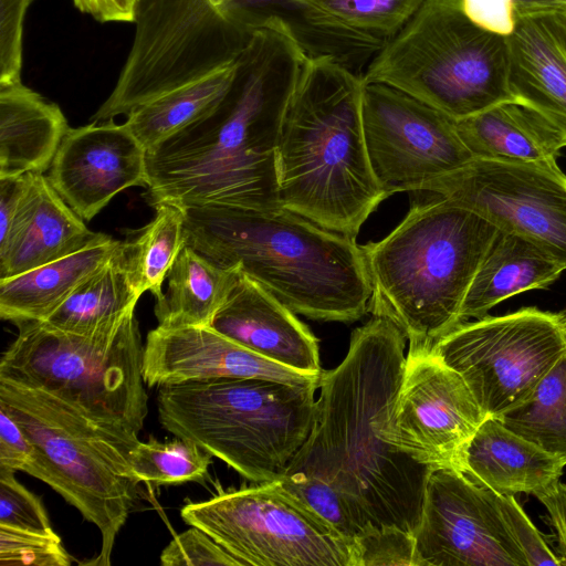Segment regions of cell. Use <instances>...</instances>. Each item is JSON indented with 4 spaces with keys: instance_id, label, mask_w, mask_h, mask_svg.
<instances>
[{
    "instance_id": "cell-46",
    "label": "cell",
    "mask_w": 566,
    "mask_h": 566,
    "mask_svg": "<svg viewBox=\"0 0 566 566\" xmlns=\"http://www.w3.org/2000/svg\"><path fill=\"white\" fill-rule=\"evenodd\" d=\"M558 318L566 331V308L557 313Z\"/></svg>"
},
{
    "instance_id": "cell-14",
    "label": "cell",
    "mask_w": 566,
    "mask_h": 566,
    "mask_svg": "<svg viewBox=\"0 0 566 566\" xmlns=\"http://www.w3.org/2000/svg\"><path fill=\"white\" fill-rule=\"evenodd\" d=\"M361 118L373 171L388 197L423 191L474 158L455 119L397 88L364 84Z\"/></svg>"
},
{
    "instance_id": "cell-24",
    "label": "cell",
    "mask_w": 566,
    "mask_h": 566,
    "mask_svg": "<svg viewBox=\"0 0 566 566\" xmlns=\"http://www.w3.org/2000/svg\"><path fill=\"white\" fill-rule=\"evenodd\" d=\"M565 269L526 239L500 231L483 258L462 302L459 324L479 319L502 301L546 289Z\"/></svg>"
},
{
    "instance_id": "cell-2",
    "label": "cell",
    "mask_w": 566,
    "mask_h": 566,
    "mask_svg": "<svg viewBox=\"0 0 566 566\" xmlns=\"http://www.w3.org/2000/svg\"><path fill=\"white\" fill-rule=\"evenodd\" d=\"M405 342L402 332L379 316L352 333L345 358L321 374L312 430L285 472L332 485L365 533L396 527L415 534L431 471L388 438Z\"/></svg>"
},
{
    "instance_id": "cell-39",
    "label": "cell",
    "mask_w": 566,
    "mask_h": 566,
    "mask_svg": "<svg viewBox=\"0 0 566 566\" xmlns=\"http://www.w3.org/2000/svg\"><path fill=\"white\" fill-rule=\"evenodd\" d=\"M356 566H416L415 536L396 527L365 533L355 539Z\"/></svg>"
},
{
    "instance_id": "cell-11",
    "label": "cell",
    "mask_w": 566,
    "mask_h": 566,
    "mask_svg": "<svg viewBox=\"0 0 566 566\" xmlns=\"http://www.w3.org/2000/svg\"><path fill=\"white\" fill-rule=\"evenodd\" d=\"M182 520L212 537L241 565L356 566V543L280 482L218 489L209 500L188 502Z\"/></svg>"
},
{
    "instance_id": "cell-10",
    "label": "cell",
    "mask_w": 566,
    "mask_h": 566,
    "mask_svg": "<svg viewBox=\"0 0 566 566\" xmlns=\"http://www.w3.org/2000/svg\"><path fill=\"white\" fill-rule=\"evenodd\" d=\"M132 48L93 122L138 106L232 63L252 29L245 0H139Z\"/></svg>"
},
{
    "instance_id": "cell-40",
    "label": "cell",
    "mask_w": 566,
    "mask_h": 566,
    "mask_svg": "<svg viewBox=\"0 0 566 566\" xmlns=\"http://www.w3.org/2000/svg\"><path fill=\"white\" fill-rule=\"evenodd\" d=\"M160 563L164 566H241L238 559L196 526L171 539L160 554Z\"/></svg>"
},
{
    "instance_id": "cell-1",
    "label": "cell",
    "mask_w": 566,
    "mask_h": 566,
    "mask_svg": "<svg viewBox=\"0 0 566 566\" xmlns=\"http://www.w3.org/2000/svg\"><path fill=\"white\" fill-rule=\"evenodd\" d=\"M308 57L286 19L263 17L239 53L219 104L147 151L146 201L153 207H280L276 144Z\"/></svg>"
},
{
    "instance_id": "cell-42",
    "label": "cell",
    "mask_w": 566,
    "mask_h": 566,
    "mask_svg": "<svg viewBox=\"0 0 566 566\" xmlns=\"http://www.w3.org/2000/svg\"><path fill=\"white\" fill-rule=\"evenodd\" d=\"M32 454L30 439L6 408L0 406V468L23 471Z\"/></svg>"
},
{
    "instance_id": "cell-7",
    "label": "cell",
    "mask_w": 566,
    "mask_h": 566,
    "mask_svg": "<svg viewBox=\"0 0 566 566\" xmlns=\"http://www.w3.org/2000/svg\"><path fill=\"white\" fill-rule=\"evenodd\" d=\"M0 406L33 446L23 472L57 492L102 536L88 563L108 566L115 539L137 496L129 452L138 433L101 423L44 390L0 379Z\"/></svg>"
},
{
    "instance_id": "cell-23",
    "label": "cell",
    "mask_w": 566,
    "mask_h": 566,
    "mask_svg": "<svg viewBox=\"0 0 566 566\" xmlns=\"http://www.w3.org/2000/svg\"><path fill=\"white\" fill-rule=\"evenodd\" d=\"M69 129L57 104L21 81L0 85V178L49 170Z\"/></svg>"
},
{
    "instance_id": "cell-5",
    "label": "cell",
    "mask_w": 566,
    "mask_h": 566,
    "mask_svg": "<svg viewBox=\"0 0 566 566\" xmlns=\"http://www.w3.org/2000/svg\"><path fill=\"white\" fill-rule=\"evenodd\" d=\"M384 239L363 244L371 285L368 312L392 322L408 354L430 352L459 325L468 289L500 230L433 193Z\"/></svg>"
},
{
    "instance_id": "cell-38",
    "label": "cell",
    "mask_w": 566,
    "mask_h": 566,
    "mask_svg": "<svg viewBox=\"0 0 566 566\" xmlns=\"http://www.w3.org/2000/svg\"><path fill=\"white\" fill-rule=\"evenodd\" d=\"M505 525L522 552L527 566L559 565L563 559L551 546L547 537L530 520L514 495L496 493Z\"/></svg>"
},
{
    "instance_id": "cell-8",
    "label": "cell",
    "mask_w": 566,
    "mask_h": 566,
    "mask_svg": "<svg viewBox=\"0 0 566 566\" xmlns=\"http://www.w3.org/2000/svg\"><path fill=\"white\" fill-rule=\"evenodd\" d=\"M402 91L455 120L514 102L506 36L486 31L460 0H423L361 75Z\"/></svg>"
},
{
    "instance_id": "cell-26",
    "label": "cell",
    "mask_w": 566,
    "mask_h": 566,
    "mask_svg": "<svg viewBox=\"0 0 566 566\" xmlns=\"http://www.w3.org/2000/svg\"><path fill=\"white\" fill-rule=\"evenodd\" d=\"M474 158L542 161L557 159L566 143L539 114L515 102L455 120Z\"/></svg>"
},
{
    "instance_id": "cell-27",
    "label": "cell",
    "mask_w": 566,
    "mask_h": 566,
    "mask_svg": "<svg viewBox=\"0 0 566 566\" xmlns=\"http://www.w3.org/2000/svg\"><path fill=\"white\" fill-rule=\"evenodd\" d=\"M237 273V268H222L185 244L167 276V292L155 305L158 325L210 326L226 302Z\"/></svg>"
},
{
    "instance_id": "cell-22",
    "label": "cell",
    "mask_w": 566,
    "mask_h": 566,
    "mask_svg": "<svg viewBox=\"0 0 566 566\" xmlns=\"http://www.w3.org/2000/svg\"><path fill=\"white\" fill-rule=\"evenodd\" d=\"M506 42L514 102L539 114L566 143L565 51L544 17L521 20Z\"/></svg>"
},
{
    "instance_id": "cell-4",
    "label": "cell",
    "mask_w": 566,
    "mask_h": 566,
    "mask_svg": "<svg viewBox=\"0 0 566 566\" xmlns=\"http://www.w3.org/2000/svg\"><path fill=\"white\" fill-rule=\"evenodd\" d=\"M363 88L335 55H310L276 144L279 206L353 238L388 198L367 153Z\"/></svg>"
},
{
    "instance_id": "cell-31",
    "label": "cell",
    "mask_w": 566,
    "mask_h": 566,
    "mask_svg": "<svg viewBox=\"0 0 566 566\" xmlns=\"http://www.w3.org/2000/svg\"><path fill=\"white\" fill-rule=\"evenodd\" d=\"M154 219L137 230H127L122 241L127 269L136 289L164 297L163 283L185 245V209L159 203Z\"/></svg>"
},
{
    "instance_id": "cell-13",
    "label": "cell",
    "mask_w": 566,
    "mask_h": 566,
    "mask_svg": "<svg viewBox=\"0 0 566 566\" xmlns=\"http://www.w3.org/2000/svg\"><path fill=\"white\" fill-rule=\"evenodd\" d=\"M423 191L442 196L534 243L566 270V175L557 159L473 158Z\"/></svg>"
},
{
    "instance_id": "cell-12",
    "label": "cell",
    "mask_w": 566,
    "mask_h": 566,
    "mask_svg": "<svg viewBox=\"0 0 566 566\" xmlns=\"http://www.w3.org/2000/svg\"><path fill=\"white\" fill-rule=\"evenodd\" d=\"M430 352L497 418L523 403L564 355L566 331L557 313L528 306L459 324Z\"/></svg>"
},
{
    "instance_id": "cell-19",
    "label": "cell",
    "mask_w": 566,
    "mask_h": 566,
    "mask_svg": "<svg viewBox=\"0 0 566 566\" xmlns=\"http://www.w3.org/2000/svg\"><path fill=\"white\" fill-rule=\"evenodd\" d=\"M210 327L285 367L314 375L323 371L315 335L294 312L239 269Z\"/></svg>"
},
{
    "instance_id": "cell-29",
    "label": "cell",
    "mask_w": 566,
    "mask_h": 566,
    "mask_svg": "<svg viewBox=\"0 0 566 566\" xmlns=\"http://www.w3.org/2000/svg\"><path fill=\"white\" fill-rule=\"evenodd\" d=\"M234 72L235 61L168 91L132 111L125 124L149 151L207 116L224 96Z\"/></svg>"
},
{
    "instance_id": "cell-37",
    "label": "cell",
    "mask_w": 566,
    "mask_h": 566,
    "mask_svg": "<svg viewBox=\"0 0 566 566\" xmlns=\"http://www.w3.org/2000/svg\"><path fill=\"white\" fill-rule=\"evenodd\" d=\"M15 471L0 468V525L34 531H53L41 499L23 486Z\"/></svg>"
},
{
    "instance_id": "cell-20",
    "label": "cell",
    "mask_w": 566,
    "mask_h": 566,
    "mask_svg": "<svg viewBox=\"0 0 566 566\" xmlns=\"http://www.w3.org/2000/svg\"><path fill=\"white\" fill-rule=\"evenodd\" d=\"M98 234L85 226L44 174H33L22 207L0 237V279L74 253Z\"/></svg>"
},
{
    "instance_id": "cell-25",
    "label": "cell",
    "mask_w": 566,
    "mask_h": 566,
    "mask_svg": "<svg viewBox=\"0 0 566 566\" xmlns=\"http://www.w3.org/2000/svg\"><path fill=\"white\" fill-rule=\"evenodd\" d=\"M122 241L99 233L78 251L21 274L0 279V316L13 324L43 321L96 269Z\"/></svg>"
},
{
    "instance_id": "cell-36",
    "label": "cell",
    "mask_w": 566,
    "mask_h": 566,
    "mask_svg": "<svg viewBox=\"0 0 566 566\" xmlns=\"http://www.w3.org/2000/svg\"><path fill=\"white\" fill-rule=\"evenodd\" d=\"M465 15L480 28L507 36L524 19L565 13L554 0H460Z\"/></svg>"
},
{
    "instance_id": "cell-17",
    "label": "cell",
    "mask_w": 566,
    "mask_h": 566,
    "mask_svg": "<svg viewBox=\"0 0 566 566\" xmlns=\"http://www.w3.org/2000/svg\"><path fill=\"white\" fill-rule=\"evenodd\" d=\"M146 149L114 119L70 128L48 179L83 220H92L120 191L147 187Z\"/></svg>"
},
{
    "instance_id": "cell-45",
    "label": "cell",
    "mask_w": 566,
    "mask_h": 566,
    "mask_svg": "<svg viewBox=\"0 0 566 566\" xmlns=\"http://www.w3.org/2000/svg\"><path fill=\"white\" fill-rule=\"evenodd\" d=\"M544 20L566 53V12L544 17Z\"/></svg>"
},
{
    "instance_id": "cell-35",
    "label": "cell",
    "mask_w": 566,
    "mask_h": 566,
    "mask_svg": "<svg viewBox=\"0 0 566 566\" xmlns=\"http://www.w3.org/2000/svg\"><path fill=\"white\" fill-rule=\"evenodd\" d=\"M72 563L54 532H34L0 525V565L69 566Z\"/></svg>"
},
{
    "instance_id": "cell-16",
    "label": "cell",
    "mask_w": 566,
    "mask_h": 566,
    "mask_svg": "<svg viewBox=\"0 0 566 566\" xmlns=\"http://www.w3.org/2000/svg\"><path fill=\"white\" fill-rule=\"evenodd\" d=\"M486 418L463 378L431 352L407 354L389 441L415 461L463 472L465 449Z\"/></svg>"
},
{
    "instance_id": "cell-33",
    "label": "cell",
    "mask_w": 566,
    "mask_h": 566,
    "mask_svg": "<svg viewBox=\"0 0 566 566\" xmlns=\"http://www.w3.org/2000/svg\"><path fill=\"white\" fill-rule=\"evenodd\" d=\"M129 464L136 480L156 484L201 481L208 474L212 455L196 443L177 438L158 441L149 438L129 452Z\"/></svg>"
},
{
    "instance_id": "cell-9",
    "label": "cell",
    "mask_w": 566,
    "mask_h": 566,
    "mask_svg": "<svg viewBox=\"0 0 566 566\" xmlns=\"http://www.w3.org/2000/svg\"><path fill=\"white\" fill-rule=\"evenodd\" d=\"M0 359V379L44 390L87 417L138 433L148 413L144 345L135 310L88 334L41 321L17 324Z\"/></svg>"
},
{
    "instance_id": "cell-44",
    "label": "cell",
    "mask_w": 566,
    "mask_h": 566,
    "mask_svg": "<svg viewBox=\"0 0 566 566\" xmlns=\"http://www.w3.org/2000/svg\"><path fill=\"white\" fill-rule=\"evenodd\" d=\"M76 9L94 20L106 22H135L139 0H72Z\"/></svg>"
},
{
    "instance_id": "cell-18",
    "label": "cell",
    "mask_w": 566,
    "mask_h": 566,
    "mask_svg": "<svg viewBox=\"0 0 566 566\" xmlns=\"http://www.w3.org/2000/svg\"><path fill=\"white\" fill-rule=\"evenodd\" d=\"M143 376L149 387L211 378H262L310 385L319 382L321 377L270 360L210 326L160 325L147 334Z\"/></svg>"
},
{
    "instance_id": "cell-30",
    "label": "cell",
    "mask_w": 566,
    "mask_h": 566,
    "mask_svg": "<svg viewBox=\"0 0 566 566\" xmlns=\"http://www.w3.org/2000/svg\"><path fill=\"white\" fill-rule=\"evenodd\" d=\"M423 0H283L314 29L379 50Z\"/></svg>"
},
{
    "instance_id": "cell-6",
    "label": "cell",
    "mask_w": 566,
    "mask_h": 566,
    "mask_svg": "<svg viewBox=\"0 0 566 566\" xmlns=\"http://www.w3.org/2000/svg\"><path fill=\"white\" fill-rule=\"evenodd\" d=\"M318 384L211 378L160 386L158 419L253 482L281 480L315 419Z\"/></svg>"
},
{
    "instance_id": "cell-41",
    "label": "cell",
    "mask_w": 566,
    "mask_h": 566,
    "mask_svg": "<svg viewBox=\"0 0 566 566\" xmlns=\"http://www.w3.org/2000/svg\"><path fill=\"white\" fill-rule=\"evenodd\" d=\"M34 0H0V85L21 81L23 23Z\"/></svg>"
},
{
    "instance_id": "cell-47",
    "label": "cell",
    "mask_w": 566,
    "mask_h": 566,
    "mask_svg": "<svg viewBox=\"0 0 566 566\" xmlns=\"http://www.w3.org/2000/svg\"><path fill=\"white\" fill-rule=\"evenodd\" d=\"M554 1L566 8V0H554Z\"/></svg>"
},
{
    "instance_id": "cell-43",
    "label": "cell",
    "mask_w": 566,
    "mask_h": 566,
    "mask_svg": "<svg viewBox=\"0 0 566 566\" xmlns=\"http://www.w3.org/2000/svg\"><path fill=\"white\" fill-rule=\"evenodd\" d=\"M534 496L547 511L557 536V553L566 566V483L558 480Z\"/></svg>"
},
{
    "instance_id": "cell-21",
    "label": "cell",
    "mask_w": 566,
    "mask_h": 566,
    "mask_svg": "<svg viewBox=\"0 0 566 566\" xmlns=\"http://www.w3.org/2000/svg\"><path fill=\"white\" fill-rule=\"evenodd\" d=\"M565 464L542 447L486 417L470 440L463 472L496 493L536 494L562 476Z\"/></svg>"
},
{
    "instance_id": "cell-15",
    "label": "cell",
    "mask_w": 566,
    "mask_h": 566,
    "mask_svg": "<svg viewBox=\"0 0 566 566\" xmlns=\"http://www.w3.org/2000/svg\"><path fill=\"white\" fill-rule=\"evenodd\" d=\"M413 536L416 566H527L496 492L455 469L430 471Z\"/></svg>"
},
{
    "instance_id": "cell-32",
    "label": "cell",
    "mask_w": 566,
    "mask_h": 566,
    "mask_svg": "<svg viewBox=\"0 0 566 566\" xmlns=\"http://www.w3.org/2000/svg\"><path fill=\"white\" fill-rule=\"evenodd\" d=\"M497 419L566 465V352L523 403Z\"/></svg>"
},
{
    "instance_id": "cell-28",
    "label": "cell",
    "mask_w": 566,
    "mask_h": 566,
    "mask_svg": "<svg viewBox=\"0 0 566 566\" xmlns=\"http://www.w3.org/2000/svg\"><path fill=\"white\" fill-rule=\"evenodd\" d=\"M142 295L130 279L120 243L112 258L41 322L63 332L88 334L120 321L135 310Z\"/></svg>"
},
{
    "instance_id": "cell-3",
    "label": "cell",
    "mask_w": 566,
    "mask_h": 566,
    "mask_svg": "<svg viewBox=\"0 0 566 566\" xmlns=\"http://www.w3.org/2000/svg\"><path fill=\"white\" fill-rule=\"evenodd\" d=\"M184 209L185 244L238 268L295 314L352 323L368 312L371 285L356 238L283 207Z\"/></svg>"
},
{
    "instance_id": "cell-34",
    "label": "cell",
    "mask_w": 566,
    "mask_h": 566,
    "mask_svg": "<svg viewBox=\"0 0 566 566\" xmlns=\"http://www.w3.org/2000/svg\"><path fill=\"white\" fill-rule=\"evenodd\" d=\"M280 482L345 538L355 542L365 534L348 502L325 481L302 473H292L284 474Z\"/></svg>"
}]
</instances>
